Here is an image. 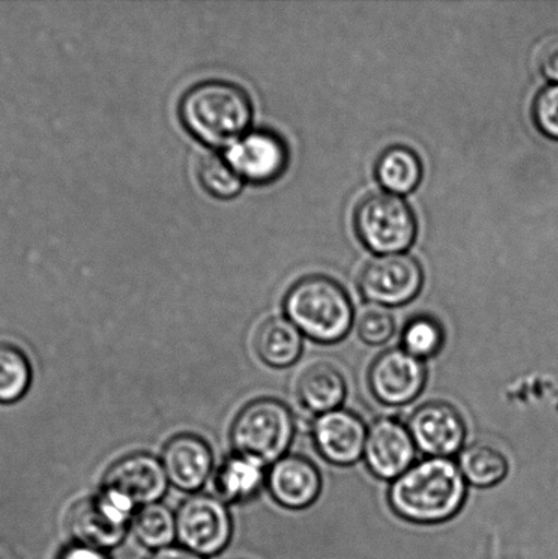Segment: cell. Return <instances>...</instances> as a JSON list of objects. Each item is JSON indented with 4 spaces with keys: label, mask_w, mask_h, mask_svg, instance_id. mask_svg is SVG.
<instances>
[{
    "label": "cell",
    "mask_w": 558,
    "mask_h": 559,
    "mask_svg": "<svg viewBox=\"0 0 558 559\" xmlns=\"http://www.w3.org/2000/svg\"><path fill=\"white\" fill-rule=\"evenodd\" d=\"M135 507L115 492L85 498L71 509L68 524L79 545L104 550L122 544L131 527Z\"/></svg>",
    "instance_id": "8992f818"
},
{
    "label": "cell",
    "mask_w": 558,
    "mask_h": 559,
    "mask_svg": "<svg viewBox=\"0 0 558 559\" xmlns=\"http://www.w3.org/2000/svg\"><path fill=\"white\" fill-rule=\"evenodd\" d=\"M415 447L430 457L448 459L461 452L466 441V425L451 404L420 405L408 420Z\"/></svg>",
    "instance_id": "30bf717a"
},
{
    "label": "cell",
    "mask_w": 558,
    "mask_h": 559,
    "mask_svg": "<svg viewBox=\"0 0 558 559\" xmlns=\"http://www.w3.org/2000/svg\"><path fill=\"white\" fill-rule=\"evenodd\" d=\"M444 344V331L430 317H418L407 323L403 332V349L420 360L440 353Z\"/></svg>",
    "instance_id": "d4e9b609"
},
{
    "label": "cell",
    "mask_w": 558,
    "mask_h": 559,
    "mask_svg": "<svg viewBox=\"0 0 558 559\" xmlns=\"http://www.w3.org/2000/svg\"><path fill=\"white\" fill-rule=\"evenodd\" d=\"M534 120L550 139L558 140V84L546 86L534 102Z\"/></svg>",
    "instance_id": "4316f807"
},
{
    "label": "cell",
    "mask_w": 558,
    "mask_h": 559,
    "mask_svg": "<svg viewBox=\"0 0 558 559\" xmlns=\"http://www.w3.org/2000/svg\"><path fill=\"white\" fill-rule=\"evenodd\" d=\"M368 431L357 415L346 409L331 411L317 418L313 438L317 451L328 462L352 465L364 456Z\"/></svg>",
    "instance_id": "5bb4252c"
},
{
    "label": "cell",
    "mask_w": 558,
    "mask_h": 559,
    "mask_svg": "<svg viewBox=\"0 0 558 559\" xmlns=\"http://www.w3.org/2000/svg\"><path fill=\"white\" fill-rule=\"evenodd\" d=\"M284 307L300 332L322 344L341 342L353 325V306L346 290L328 277L300 280L289 289Z\"/></svg>",
    "instance_id": "3957f363"
},
{
    "label": "cell",
    "mask_w": 558,
    "mask_h": 559,
    "mask_svg": "<svg viewBox=\"0 0 558 559\" xmlns=\"http://www.w3.org/2000/svg\"><path fill=\"white\" fill-rule=\"evenodd\" d=\"M459 468L464 479L477 487H491L500 484L508 473L504 454L486 443H474L459 456Z\"/></svg>",
    "instance_id": "7402d4cb"
},
{
    "label": "cell",
    "mask_w": 558,
    "mask_h": 559,
    "mask_svg": "<svg viewBox=\"0 0 558 559\" xmlns=\"http://www.w3.org/2000/svg\"><path fill=\"white\" fill-rule=\"evenodd\" d=\"M60 559H107V557L104 556L102 550L93 549L90 546L76 545L66 550Z\"/></svg>",
    "instance_id": "f546056e"
},
{
    "label": "cell",
    "mask_w": 558,
    "mask_h": 559,
    "mask_svg": "<svg viewBox=\"0 0 558 559\" xmlns=\"http://www.w3.org/2000/svg\"><path fill=\"white\" fill-rule=\"evenodd\" d=\"M177 539L202 557L226 549L233 535V522L226 502L210 495H194L179 507Z\"/></svg>",
    "instance_id": "52a82bcc"
},
{
    "label": "cell",
    "mask_w": 558,
    "mask_h": 559,
    "mask_svg": "<svg viewBox=\"0 0 558 559\" xmlns=\"http://www.w3.org/2000/svg\"><path fill=\"white\" fill-rule=\"evenodd\" d=\"M268 487L284 508L305 509L319 498L321 478L319 469L308 459L289 454L272 464Z\"/></svg>",
    "instance_id": "2e32d148"
},
{
    "label": "cell",
    "mask_w": 558,
    "mask_h": 559,
    "mask_svg": "<svg viewBox=\"0 0 558 559\" xmlns=\"http://www.w3.org/2000/svg\"><path fill=\"white\" fill-rule=\"evenodd\" d=\"M180 118L205 144L231 146L251 122V102L242 87L226 81H206L191 87L180 102Z\"/></svg>",
    "instance_id": "7a4b0ae2"
},
{
    "label": "cell",
    "mask_w": 558,
    "mask_h": 559,
    "mask_svg": "<svg viewBox=\"0 0 558 559\" xmlns=\"http://www.w3.org/2000/svg\"><path fill=\"white\" fill-rule=\"evenodd\" d=\"M150 559H205L204 557L197 555V552L186 549L180 546H169L166 549L157 550L153 552Z\"/></svg>",
    "instance_id": "f1b7e54d"
},
{
    "label": "cell",
    "mask_w": 558,
    "mask_h": 559,
    "mask_svg": "<svg viewBox=\"0 0 558 559\" xmlns=\"http://www.w3.org/2000/svg\"><path fill=\"white\" fill-rule=\"evenodd\" d=\"M355 228L366 248L379 254H399L413 245L417 221L397 195L375 193L366 197L355 212Z\"/></svg>",
    "instance_id": "5b68a950"
},
{
    "label": "cell",
    "mask_w": 558,
    "mask_h": 559,
    "mask_svg": "<svg viewBox=\"0 0 558 559\" xmlns=\"http://www.w3.org/2000/svg\"><path fill=\"white\" fill-rule=\"evenodd\" d=\"M199 177L207 193L216 199H233L242 189L244 179L235 173L226 156L210 155L202 158Z\"/></svg>",
    "instance_id": "cb8c5ba5"
},
{
    "label": "cell",
    "mask_w": 558,
    "mask_h": 559,
    "mask_svg": "<svg viewBox=\"0 0 558 559\" xmlns=\"http://www.w3.org/2000/svg\"><path fill=\"white\" fill-rule=\"evenodd\" d=\"M357 331L365 343L384 344L395 333V320L391 312L382 306H366L357 317Z\"/></svg>",
    "instance_id": "484cf974"
},
{
    "label": "cell",
    "mask_w": 558,
    "mask_h": 559,
    "mask_svg": "<svg viewBox=\"0 0 558 559\" xmlns=\"http://www.w3.org/2000/svg\"><path fill=\"white\" fill-rule=\"evenodd\" d=\"M162 462L146 453L131 454L119 460L104 476L103 490L115 492L136 507L156 503L168 487Z\"/></svg>",
    "instance_id": "8fae6325"
},
{
    "label": "cell",
    "mask_w": 558,
    "mask_h": 559,
    "mask_svg": "<svg viewBox=\"0 0 558 559\" xmlns=\"http://www.w3.org/2000/svg\"><path fill=\"white\" fill-rule=\"evenodd\" d=\"M466 492V479L452 460L430 457L393 480L390 502L408 522L437 524L461 511Z\"/></svg>",
    "instance_id": "6da1fadb"
},
{
    "label": "cell",
    "mask_w": 558,
    "mask_h": 559,
    "mask_svg": "<svg viewBox=\"0 0 558 559\" xmlns=\"http://www.w3.org/2000/svg\"><path fill=\"white\" fill-rule=\"evenodd\" d=\"M235 173L253 183H270L286 171V142L272 131L257 130L234 142L226 155Z\"/></svg>",
    "instance_id": "7c38bea8"
},
{
    "label": "cell",
    "mask_w": 558,
    "mask_h": 559,
    "mask_svg": "<svg viewBox=\"0 0 558 559\" xmlns=\"http://www.w3.org/2000/svg\"><path fill=\"white\" fill-rule=\"evenodd\" d=\"M298 397L314 414L336 411L346 399L347 386L335 366L319 361L308 367L298 381Z\"/></svg>",
    "instance_id": "e0dca14e"
},
{
    "label": "cell",
    "mask_w": 558,
    "mask_h": 559,
    "mask_svg": "<svg viewBox=\"0 0 558 559\" xmlns=\"http://www.w3.org/2000/svg\"><path fill=\"white\" fill-rule=\"evenodd\" d=\"M162 464L169 484L182 491L193 492L205 485L212 473L210 447L200 437H174L164 448Z\"/></svg>",
    "instance_id": "9a60e30c"
},
{
    "label": "cell",
    "mask_w": 558,
    "mask_h": 559,
    "mask_svg": "<svg viewBox=\"0 0 558 559\" xmlns=\"http://www.w3.org/2000/svg\"><path fill=\"white\" fill-rule=\"evenodd\" d=\"M264 467L249 459L235 456L224 462L216 476L217 497L224 502L249 500L264 481Z\"/></svg>",
    "instance_id": "ffe728a7"
},
{
    "label": "cell",
    "mask_w": 558,
    "mask_h": 559,
    "mask_svg": "<svg viewBox=\"0 0 558 559\" xmlns=\"http://www.w3.org/2000/svg\"><path fill=\"white\" fill-rule=\"evenodd\" d=\"M31 380L26 356L13 345L0 343V404L19 402L29 389Z\"/></svg>",
    "instance_id": "603a6c76"
},
{
    "label": "cell",
    "mask_w": 558,
    "mask_h": 559,
    "mask_svg": "<svg viewBox=\"0 0 558 559\" xmlns=\"http://www.w3.org/2000/svg\"><path fill=\"white\" fill-rule=\"evenodd\" d=\"M131 530L147 549H166L177 539V518L163 503H151L134 513Z\"/></svg>",
    "instance_id": "44dd1931"
},
{
    "label": "cell",
    "mask_w": 558,
    "mask_h": 559,
    "mask_svg": "<svg viewBox=\"0 0 558 559\" xmlns=\"http://www.w3.org/2000/svg\"><path fill=\"white\" fill-rule=\"evenodd\" d=\"M294 432V416L287 405L262 399L240 411L233 425L231 442L238 456L266 467L286 456Z\"/></svg>",
    "instance_id": "277c9868"
},
{
    "label": "cell",
    "mask_w": 558,
    "mask_h": 559,
    "mask_svg": "<svg viewBox=\"0 0 558 559\" xmlns=\"http://www.w3.org/2000/svg\"><path fill=\"white\" fill-rule=\"evenodd\" d=\"M535 63L546 79L558 84V33L546 36L538 43Z\"/></svg>",
    "instance_id": "83f0119b"
},
{
    "label": "cell",
    "mask_w": 558,
    "mask_h": 559,
    "mask_svg": "<svg viewBox=\"0 0 558 559\" xmlns=\"http://www.w3.org/2000/svg\"><path fill=\"white\" fill-rule=\"evenodd\" d=\"M377 179L391 194H407L423 178V164L417 153L406 146H391L376 163Z\"/></svg>",
    "instance_id": "d6986e66"
},
{
    "label": "cell",
    "mask_w": 558,
    "mask_h": 559,
    "mask_svg": "<svg viewBox=\"0 0 558 559\" xmlns=\"http://www.w3.org/2000/svg\"><path fill=\"white\" fill-rule=\"evenodd\" d=\"M415 448L408 427L396 419L382 418L370 426L364 457L377 478L396 480L413 467Z\"/></svg>",
    "instance_id": "4fadbf2b"
},
{
    "label": "cell",
    "mask_w": 558,
    "mask_h": 559,
    "mask_svg": "<svg viewBox=\"0 0 558 559\" xmlns=\"http://www.w3.org/2000/svg\"><path fill=\"white\" fill-rule=\"evenodd\" d=\"M424 273L408 254L376 257L360 273L359 288L366 299L379 306H402L423 288Z\"/></svg>",
    "instance_id": "ba28073f"
},
{
    "label": "cell",
    "mask_w": 558,
    "mask_h": 559,
    "mask_svg": "<svg viewBox=\"0 0 558 559\" xmlns=\"http://www.w3.org/2000/svg\"><path fill=\"white\" fill-rule=\"evenodd\" d=\"M256 347L266 365L288 367L302 354V332L288 318L273 317L261 326Z\"/></svg>",
    "instance_id": "ac0fdd59"
},
{
    "label": "cell",
    "mask_w": 558,
    "mask_h": 559,
    "mask_svg": "<svg viewBox=\"0 0 558 559\" xmlns=\"http://www.w3.org/2000/svg\"><path fill=\"white\" fill-rule=\"evenodd\" d=\"M426 382L424 361L403 348L387 350L369 372L371 393L384 405L402 407L423 392Z\"/></svg>",
    "instance_id": "9c48e42d"
}]
</instances>
